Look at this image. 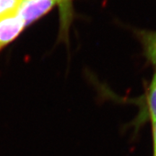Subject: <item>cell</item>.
Returning a JSON list of instances; mask_svg holds the SVG:
<instances>
[{
	"label": "cell",
	"instance_id": "3",
	"mask_svg": "<svg viewBox=\"0 0 156 156\" xmlns=\"http://www.w3.org/2000/svg\"><path fill=\"white\" fill-rule=\"evenodd\" d=\"M146 58L156 67V31L139 30L136 31Z\"/></svg>",
	"mask_w": 156,
	"mask_h": 156
},
{
	"label": "cell",
	"instance_id": "1",
	"mask_svg": "<svg viewBox=\"0 0 156 156\" xmlns=\"http://www.w3.org/2000/svg\"><path fill=\"white\" fill-rule=\"evenodd\" d=\"M56 5L58 0H23L18 15L27 26L47 14Z\"/></svg>",
	"mask_w": 156,
	"mask_h": 156
},
{
	"label": "cell",
	"instance_id": "6",
	"mask_svg": "<svg viewBox=\"0 0 156 156\" xmlns=\"http://www.w3.org/2000/svg\"><path fill=\"white\" fill-rule=\"evenodd\" d=\"M23 0H0V20L18 13Z\"/></svg>",
	"mask_w": 156,
	"mask_h": 156
},
{
	"label": "cell",
	"instance_id": "5",
	"mask_svg": "<svg viewBox=\"0 0 156 156\" xmlns=\"http://www.w3.org/2000/svg\"><path fill=\"white\" fill-rule=\"evenodd\" d=\"M147 114L151 122L156 121V72L149 86L147 97Z\"/></svg>",
	"mask_w": 156,
	"mask_h": 156
},
{
	"label": "cell",
	"instance_id": "4",
	"mask_svg": "<svg viewBox=\"0 0 156 156\" xmlns=\"http://www.w3.org/2000/svg\"><path fill=\"white\" fill-rule=\"evenodd\" d=\"M72 1L73 0H58V5L60 7V19H61V30L62 34L67 36L70 21L72 17Z\"/></svg>",
	"mask_w": 156,
	"mask_h": 156
},
{
	"label": "cell",
	"instance_id": "2",
	"mask_svg": "<svg viewBox=\"0 0 156 156\" xmlns=\"http://www.w3.org/2000/svg\"><path fill=\"white\" fill-rule=\"evenodd\" d=\"M25 24L18 13L0 20V51L20 34Z\"/></svg>",
	"mask_w": 156,
	"mask_h": 156
},
{
	"label": "cell",
	"instance_id": "7",
	"mask_svg": "<svg viewBox=\"0 0 156 156\" xmlns=\"http://www.w3.org/2000/svg\"><path fill=\"white\" fill-rule=\"evenodd\" d=\"M151 123L153 140V155L154 156H156V121L151 122Z\"/></svg>",
	"mask_w": 156,
	"mask_h": 156
}]
</instances>
